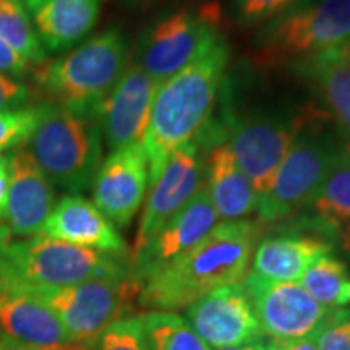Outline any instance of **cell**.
I'll use <instances>...</instances> for the list:
<instances>
[{"instance_id":"1","label":"cell","mask_w":350,"mask_h":350,"mask_svg":"<svg viewBox=\"0 0 350 350\" xmlns=\"http://www.w3.org/2000/svg\"><path fill=\"white\" fill-rule=\"evenodd\" d=\"M260 226L252 221H226L204 239L142 284L138 301L152 312L187 308L221 287L247 275Z\"/></svg>"},{"instance_id":"2","label":"cell","mask_w":350,"mask_h":350,"mask_svg":"<svg viewBox=\"0 0 350 350\" xmlns=\"http://www.w3.org/2000/svg\"><path fill=\"white\" fill-rule=\"evenodd\" d=\"M227 64L229 46L221 39L198 60L161 83L143 143L150 165V185H154L163 174L170 156L183 144L195 142L206 126L224 83Z\"/></svg>"},{"instance_id":"3","label":"cell","mask_w":350,"mask_h":350,"mask_svg":"<svg viewBox=\"0 0 350 350\" xmlns=\"http://www.w3.org/2000/svg\"><path fill=\"white\" fill-rule=\"evenodd\" d=\"M126 60L129 46L124 34L107 29L59 59L44 60L34 77L44 103L98 117L103 103L124 75Z\"/></svg>"},{"instance_id":"4","label":"cell","mask_w":350,"mask_h":350,"mask_svg":"<svg viewBox=\"0 0 350 350\" xmlns=\"http://www.w3.org/2000/svg\"><path fill=\"white\" fill-rule=\"evenodd\" d=\"M130 269L122 255L78 247L42 234L0 243V292L64 288Z\"/></svg>"},{"instance_id":"5","label":"cell","mask_w":350,"mask_h":350,"mask_svg":"<svg viewBox=\"0 0 350 350\" xmlns=\"http://www.w3.org/2000/svg\"><path fill=\"white\" fill-rule=\"evenodd\" d=\"M38 109L36 129L21 146L51 182L80 193L93 183L103 161L99 117L80 116L47 103Z\"/></svg>"},{"instance_id":"6","label":"cell","mask_w":350,"mask_h":350,"mask_svg":"<svg viewBox=\"0 0 350 350\" xmlns=\"http://www.w3.org/2000/svg\"><path fill=\"white\" fill-rule=\"evenodd\" d=\"M344 148L339 138L319 125H304L275 172L269 190L258 200L262 224L284 221L301 211L326 178Z\"/></svg>"},{"instance_id":"7","label":"cell","mask_w":350,"mask_h":350,"mask_svg":"<svg viewBox=\"0 0 350 350\" xmlns=\"http://www.w3.org/2000/svg\"><path fill=\"white\" fill-rule=\"evenodd\" d=\"M139 292L142 284L130 269L122 274L90 279L77 286L29 294L39 297L57 314L78 349L91 350L107 326L130 317L126 313Z\"/></svg>"},{"instance_id":"8","label":"cell","mask_w":350,"mask_h":350,"mask_svg":"<svg viewBox=\"0 0 350 350\" xmlns=\"http://www.w3.org/2000/svg\"><path fill=\"white\" fill-rule=\"evenodd\" d=\"M274 57L295 60L350 44V0H297L258 33Z\"/></svg>"},{"instance_id":"9","label":"cell","mask_w":350,"mask_h":350,"mask_svg":"<svg viewBox=\"0 0 350 350\" xmlns=\"http://www.w3.org/2000/svg\"><path fill=\"white\" fill-rule=\"evenodd\" d=\"M216 7L180 10L157 20L138 47L137 65L157 83H164L204 55L221 41Z\"/></svg>"},{"instance_id":"10","label":"cell","mask_w":350,"mask_h":350,"mask_svg":"<svg viewBox=\"0 0 350 350\" xmlns=\"http://www.w3.org/2000/svg\"><path fill=\"white\" fill-rule=\"evenodd\" d=\"M243 288L265 334L278 340L317 338L332 310L319 305L300 284L273 281L252 273Z\"/></svg>"},{"instance_id":"11","label":"cell","mask_w":350,"mask_h":350,"mask_svg":"<svg viewBox=\"0 0 350 350\" xmlns=\"http://www.w3.org/2000/svg\"><path fill=\"white\" fill-rule=\"evenodd\" d=\"M304 117L250 116L230 119L227 146L255 187L258 200L269 190L288 148L304 129Z\"/></svg>"},{"instance_id":"12","label":"cell","mask_w":350,"mask_h":350,"mask_svg":"<svg viewBox=\"0 0 350 350\" xmlns=\"http://www.w3.org/2000/svg\"><path fill=\"white\" fill-rule=\"evenodd\" d=\"M159 86L161 83L137 64L125 68L98 116L100 133L111 152L144 143Z\"/></svg>"},{"instance_id":"13","label":"cell","mask_w":350,"mask_h":350,"mask_svg":"<svg viewBox=\"0 0 350 350\" xmlns=\"http://www.w3.org/2000/svg\"><path fill=\"white\" fill-rule=\"evenodd\" d=\"M187 323L213 347H232L265 338L242 284L221 287L187 306Z\"/></svg>"},{"instance_id":"14","label":"cell","mask_w":350,"mask_h":350,"mask_svg":"<svg viewBox=\"0 0 350 350\" xmlns=\"http://www.w3.org/2000/svg\"><path fill=\"white\" fill-rule=\"evenodd\" d=\"M203 174L204 165L196 142L183 144L170 156L146 200L131 255L142 250L169 219L185 206L201 188Z\"/></svg>"},{"instance_id":"15","label":"cell","mask_w":350,"mask_h":350,"mask_svg":"<svg viewBox=\"0 0 350 350\" xmlns=\"http://www.w3.org/2000/svg\"><path fill=\"white\" fill-rule=\"evenodd\" d=\"M216 221L217 214L206 187H201L142 250L131 255V273L139 284H143L156 271L164 268L206 237L216 226Z\"/></svg>"},{"instance_id":"16","label":"cell","mask_w":350,"mask_h":350,"mask_svg":"<svg viewBox=\"0 0 350 350\" xmlns=\"http://www.w3.org/2000/svg\"><path fill=\"white\" fill-rule=\"evenodd\" d=\"M148 183L150 165L143 144L113 151L93 180L94 206L112 224L126 227L142 206Z\"/></svg>"},{"instance_id":"17","label":"cell","mask_w":350,"mask_h":350,"mask_svg":"<svg viewBox=\"0 0 350 350\" xmlns=\"http://www.w3.org/2000/svg\"><path fill=\"white\" fill-rule=\"evenodd\" d=\"M0 345L3 350H80L57 314L29 292H0Z\"/></svg>"},{"instance_id":"18","label":"cell","mask_w":350,"mask_h":350,"mask_svg":"<svg viewBox=\"0 0 350 350\" xmlns=\"http://www.w3.org/2000/svg\"><path fill=\"white\" fill-rule=\"evenodd\" d=\"M8 170L10 180L3 222L16 237L39 235L55 206L52 182L23 146L8 156Z\"/></svg>"},{"instance_id":"19","label":"cell","mask_w":350,"mask_h":350,"mask_svg":"<svg viewBox=\"0 0 350 350\" xmlns=\"http://www.w3.org/2000/svg\"><path fill=\"white\" fill-rule=\"evenodd\" d=\"M299 226L350 253V144L336 157L321 187L304 208Z\"/></svg>"},{"instance_id":"20","label":"cell","mask_w":350,"mask_h":350,"mask_svg":"<svg viewBox=\"0 0 350 350\" xmlns=\"http://www.w3.org/2000/svg\"><path fill=\"white\" fill-rule=\"evenodd\" d=\"M41 234L103 253L122 256L125 253L124 239L112 222L94 206V203L80 195L60 198L47 217Z\"/></svg>"},{"instance_id":"21","label":"cell","mask_w":350,"mask_h":350,"mask_svg":"<svg viewBox=\"0 0 350 350\" xmlns=\"http://www.w3.org/2000/svg\"><path fill=\"white\" fill-rule=\"evenodd\" d=\"M44 51L64 52L98 23L100 0H23Z\"/></svg>"},{"instance_id":"22","label":"cell","mask_w":350,"mask_h":350,"mask_svg":"<svg viewBox=\"0 0 350 350\" xmlns=\"http://www.w3.org/2000/svg\"><path fill=\"white\" fill-rule=\"evenodd\" d=\"M334 245L313 232H291L261 240L253 256V273L273 281H300L319 258L332 253Z\"/></svg>"},{"instance_id":"23","label":"cell","mask_w":350,"mask_h":350,"mask_svg":"<svg viewBox=\"0 0 350 350\" xmlns=\"http://www.w3.org/2000/svg\"><path fill=\"white\" fill-rule=\"evenodd\" d=\"M206 190L217 217L239 221L256 211L258 193L240 169L227 143L211 148L206 163Z\"/></svg>"},{"instance_id":"24","label":"cell","mask_w":350,"mask_h":350,"mask_svg":"<svg viewBox=\"0 0 350 350\" xmlns=\"http://www.w3.org/2000/svg\"><path fill=\"white\" fill-rule=\"evenodd\" d=\"M297 70L313 81L332 117L350 138V44L297 60Z\"/></svg>"},{"instance_id":"25","label":"cell","mask_w":350,"mask_h":350,"mask_svg":"<svg viewBox=\"0 0 350 350\" xmlns=\"http://www.w3.org/2000/svg\"><path fill=\"white\" fill-rule=\"evenodd\" d=\"M300 281L301 287L326 308L336 310L350 304V271L332 253L314 261Z\"/></svg>"},{"instance_id":"26","label":"cell","mask_w":350,"mask_h":350,"mask_svg":"<svg viewBox=\"0 0 350 350\" xmlns=\"http://www.w3.org/2000/svg\"><path fill=\"white\" fill-rule=\"evenodd\" d=\"M0 39L26 64L41 65L46 60V51L23 0H0Z\"/></svg>"},{"instance_id":"27","label":"cell","mask_w":350,"mask_h":350,"mask_svg":"<svg viewBox=\"0 0 350 350\" xmlns=\"http://www.w3.org/2000/svg\"><path fill=\"white\" fill-rule=\"evenodd\" d=\"M139 318L148 350H209V345L178 314L150 312Z\"/></svg>"},{"instance_id":"28","label":"cell","mask_w":350,"mask_h":350,"mask_svg":"<svg viewBox=\"0 0 350 350\" xmlns=\"http://www.w3.org/2000/svg\"><path fill=\"white\" fill-rule=\"evenodd\" d=\"M91 350H148L139 317L117 319L100 332Z\"/></svg>"},{"instance_id":"29","label":"cell","mask_w":350,"mask_h":350,"mask_svg":"<svg viewBox=\"0 0 350 350\" xmlns=\"http://www.w3.org/2000/svg\"><path fill=\"white\" fill-rule=\"evenodd\" d=\"M39 109L25 107L16 111H0V152L23 144L36 129Z\"/></svg>"},{"instance_id":"30","label":"cell","mask_w":350,"mask_h":350,"mask_svg":"<svg viewBox=\"0 0 350 350\" xmlns=\"http://www.w3.org/2000/svg\"><path fill=\"white\" fill-rule=\"evenodd\" d=\"M295 2L297 0H234V10L240 25L253 26L268 23Z\"/></svg>"},{"instance_id":"31","label":"cell","mask_w":350,"mask_h":350,"mask_svg":"<svg viewBox=\"0 0 350 350\" xmlns=\"http://www.w3.org/2000/svg\"><path fill=\"white\" fill-rule=\"evenodd\" d=\"M318 350H350V310H332L329 319L317 334Z\"/></svg>"},{"instance_id":"32","label":"cell","mask_w":350,"mask_h":350,"mask_svg":"<svg viewBox=\"0 0 350 350\" xmlns=\"http://www.w3.org/2000/svg\"><path fill=\"white\" fill-rule=\"evenodd\" d=\"M31 93L25 85L0 72V111H16L29 107Z\"/></svg>"},{"instance_id":"33","label":"cell","mask_w":350,"mask_h":350,"mask_svg":"<svg viewBox=\"0 0 350 350\" xmlns=\"http://www.w3.org/2000/svg\"><path fill=\"white\" fill-rule=\"evenodd\" d=\"M29 65L25 62L21 57L16 54L12 47H8L5 42L0 39V72L3 75L10 77L12 80H23L26 73H28Z\"/></svg>"},{"instance_id":"34","label":"cell","mask_w":350,"mask_h":350,"mask_svg":"<svg viewBox=\"0 0 350 350\" xmlns=\"http://www.w3.org/2000/svg\"><path fill=\"white\" fill-rule=\"evenodd\" d=\"M8 180H10V170H8V156L0 154V221L3 222L8 198Z\"/></svg>"},{"instance_id":"35","label":"cell","mask_w":350,"mask_h":350,"mask_svg":"<svg viewBox=\"0 0 350 350\" xmlns=\"http://www.w3.org/2000/svg\"><path fill=\"white\" fill-rule=\"evenodd\" d=\"M274 350H318L317 338L278 340L274 339Z\"/></svg>"},{"instance_id":"36","label":"cell","mask_w":350,"mask_h":350,"mask_svg":"<svg viewBox=\"0 0 350 350\" xmlns=\"http://www.w3.org/2000/svg\"><path fill=\"white\" fill-rule=\"evenodd\" d=\"M216 350H274V339H256L252 342L232 345V347H221Z\"/></svg>"},{"instance_id":"37","label":"cell","mask_w":350,"mask_h":350,"mask_svg":"<svg viewBox=\"0 0 350 350\" xmlns=\"http://www.w3.org/2000/svg\"><path fill=\"white\" fill-rule=\"evenodd\" d=\"M10 239H12V234H10V230H8L7 224L5 222L0 221V243H5Z\"/></svg>"},{"instance_id":"38","label":"cell","mask_w":350,"mask_h":350,"mask_svg":"<svg viewBox=\"0 0 350 350\" xmlns=\"http://www.w3.org/2000/svg\"><path fill=\"white\" fill-rule=\"evenodd\" d=\"M0 350H3V349H2V345H0Z\"/></svg>"}]
</instances>
